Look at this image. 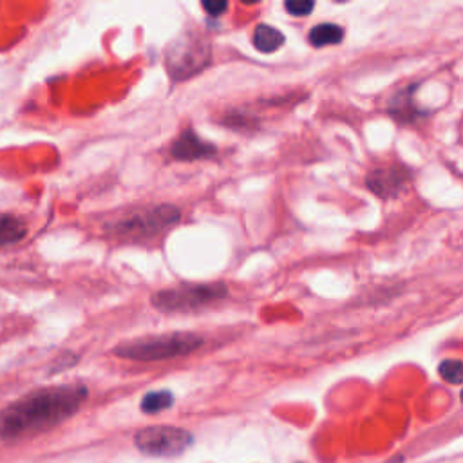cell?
I'll list each match as a JSON object with an SVG mask.
<instances>
[{
  "label": "cell",
  "mask_w": 463,
  "mask_h": 463,
  "mask_svg": "<svg viewBox=\"0 0 463 463\" xmlns=\"http://www.w3.org/2000/svg\"><path fill=\"white\" fill-rule=\"evenodd\" d=\"M174 405V395L169 389H160V391H151L142 398L139 409L145 414H158L170 409Z\"/></svg>",
  "instance_id": "cell-13"
},
{
  "label": "cell",
  "mask_w": 463,
  "mask_h": 463,
  "mask_svg": "<svg viewBox=\"0 0 463 463\" xmlns=\"http://www.w3.org/2000/svg\"><path fill=\"white\" fill-rule=\"evenodd\" d=\"M212 62V44L203 33L185 29L169 44L165 66L174 82H185L199 75Z\"/></svg>",
  "instance_id": "cell-5"
},
{
  "label": "cell",
  "mask_w": 463,
  "mask_h": 463,
  "mask_svg": "<svg viewBox=\"0 0 463 463\" xmlns=\"http://www.w3.org/2000/svg\"><path fill=\"white\" fill-rule=\"evenodd\" d=\"M418 89V85L411 84L404 89L398 91L391 100H389L388 112L391 114L393 120H397L402 125H411L414 121H418L420 118L427 116L429 112L423 111L414 103V93Z\"/></svg>",
  "instance_id": "cell-9"
},
{
  "label": "cell",
  "mask_w": 463,
  "mask_h": 463,
  "mask_svg": "<svg viewBox=\"0 0 463 463\" xmlns=\"http://www.w3.org/2000/svg\"><path fill=\"white\" fill-rule=\"evenodd\" d=\"M413 181V170L402 163H388V165L374 167L367 178L365 187L373 192L380 199H393L400 196L405 188Z\"/></svg>",
  "instance_id": "cell-7"
},
{
  "label": "cell",
  "mask_w": 463,
  "mask_h": 463,
  "mask_svg": "<svg viewBox=\"0 0 463 463\" xmlns=\"http://www.w3.org/2000/svg\"><path fill=\"white\" fill-rule=\"evenodd\" d=\"M346 36V29L339 24L333 22H322L317 24L308 33V42L315 50L322 47H330V45H339Z\"/></svg>",
  "instance_id": "cell-11"
},
{
  "label": "cell",
  "mask_w": 463,
  "mask_h": 463,
  "mask_svg": "<svg viewBox=\"0 0 463 463\" xmlns=\"http://www.w3.org/2000/svg\"><path fill=\"white\" fill-rule=\"evenodd\" d=\"M89 397L82 384H67L33 391L0 411V438L13 441L35 437L71 418Z\"/></svg>",
  "instance_id": "cell-1"
},
{
  "label": "cell",
  "mask_w": 463,
  "mask_h": 463,
  "mask_svg": "<svg viewBox=\"0 0 463 463\" xmlns=\"http://www.w3.org/2000/svg\"><path fill=\"white\" fill-rule=\"evenodd\" d=\"M201 8L205 9L208 17L218 18L221 17V15H225V11L228 9V2L227 0H203Z\"/></svg>",
  "instance_id": "cell-16"
},
{
  "label": "cell",
  "mask_w": 463,
  "mask_h": 463,
  "mask_svg": "<svg viewBox=\"0 0 463 463\" xmlns=\"http://www.w3.org/2000/svg\"><path fill=\"white\" fill-rule=\"evenodd\" d=\"M284 9L291 17H308L315 9L313 0H286Z\"/></svg>",
  "instance_id": "cell-15"
},
{
  "label": "cell",
  "mask_w": 463,
  "mask_h": 463,
  "mask_svg": "<svg viewBox=\"0 0 463 463\" xmlns=\"http://www.w3.org/2000/svg\"><path fill=\"white\" fill-rule=\"evenodd\" d=\"M194 443L192 432L176 425H151L134 434V446L143 455L156 458H172L183 455Z\"/></svg>",
  "instance_id": "cell-6"
},
{
  "label": "cell",
  "mask_w": 463,
  "mask_h": 463,
  "mask_svg": "<svg viewBox=\"0 0 463 463\" xmlns=\"http://www.w3.org/2000/svg\"><path fill=\"white\" fill-rule=\"evenodd\" d=\"M179 221H181V210L163 203V205L130 210L129 214L114 219L107 227V232L118 239L152 241L176 227Z\"/></svg>",
  "instance_id": "cell-3"
},
{
  "label": "cell",
  "mask_w": 463,
  "mask_h": 463,
  "mask_svg": "<svg viewBox=\"0 0 463 463\" xmlns=\"http://www.w3.org/2000/svg\"><path fill=\"white\" fill-rule=\"evenodd\" d=\"M26 223L17 215H0V245H11L26 237Z\"/></svg>",
  "instance_id": "cell-12"
},
{
  "label": "cell",
  "mask_w": 463,
  "mask_h": 463,
  "mask_svg": "<svg viewBox=\"0 0 463 463\" xmlns=\"http://www.w3.org/2000/svg\"><path fill=\"white\" fill-rule=\"evenodd\" d=\"M286 36L284 33L275 26H270V24H257L254 29V35H252V44H254L255 50L259 53L270 54L279 51L284 45Z\"/></svg>",
  "instance_id": "cell-10"
},
{
  "label": "cell",
  "mask_w": 463,
  "mask_h": 463,
  "mask_svg": "<svg viewBox=\"0 0 463 463\" xmlns=\"http://www.w3.org/2000/svg\"><path fill=\"white\" fill-rule=\"evenodd\" d=\"M218 154V147L214 143L205 142L197 136L194 129H185L170 145V156L176 161H199Z\"/></svg>",
  "instance_id": "cell-8"
},
{
  "label": "cell",
  "mask_w": 463,
  "mask_h": 463,
  "mask_svg": "<svg viewBox=\"0 0 463 463\" xmlns=\"http://www.w3.org/2000/svg\"><path fill=\"white\" fill-rule=\"evenodd\" d=\"M205 339L192 331H170V333L125 340L114 346L112 353L125 360L161 362L190 355L197 351Z\"/></svg>",
  "instance_id": "cell-2"
},
{
  "label": "cell",
  "mask_w": 463,
  "mask_h": 463,
  "mask_svg": "<svg viewBox=\"0 0 463 463\" xmlns=\"http://www.w3.org/2000/svg\"><path fill=\"white\" fill-rule=\"evenodd\" d=\"M438 373L446 382L460 386L463 382V364L458 358H446L438 365Z\"/></svg>",
  "instance_id": "cell-14"
},
{
  "label": "cell",
  "mask_w": 463,
  "mask_h": 463,
  "mask_svg": "<svg viewBox=\"0 0 463 463\" xmlns=\"http://www.w3.org/2000/svg\"><path fill=\"white\" fill-rule=\"evenodd\" d=\"M228 294L230 288L221 281L179 282L154 291L151 295V304L154 310L163 313H190L225 301Z\"/></svg>",
  "instance_id": "cell-4"
}]
</instances>
